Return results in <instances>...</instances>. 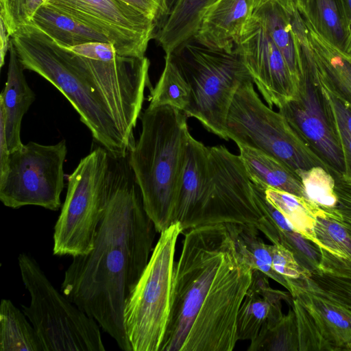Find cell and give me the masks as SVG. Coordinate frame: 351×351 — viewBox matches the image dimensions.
Instances as JSON below:
<instances>
[{
    "label": "cell",
    "mask_w": 351,
    "mask_h": 351,
    "mask_svg": "<svg viewBox=\"0 0 351 351\" xmlns=\"http://www.w3.org/2000/svg\"><path fill=\"white\" fill-rule=\"evenodd\" d=\"M156 232L128 156L112 157L109 198L93 247L73 257L61 291L124 351H132L125 304L149 262Z\"/></svg>",
    "instance_id": "1"
},
{
    "label": "cell",
    "mask_w": 351,
    "mask_h": 351,
    "mask_svg": "<svg viewBox=\"0 0 351 351\" xmlns=\"http://www.w3.org/2000/svg\"><path fill=\"white\" fill-rule=\"evenodd\" d=\"M174 265L170 319L160 351H232L253 269L226 223L184 233Z\"/></svg>",
    "instance_id": "2"
},
{
    "label": "cell",
    "mask_w": 351,
    "mask_h": 351,
    "mask_svg": "<svg viewBox=\"0 0 351 351\" xmlns=\"http://www.w3.org/2000/svg\"><path fill=\"white\" fill-rule=\"evenodd\" d=\"M187 118L169 106H148L141 118L139 138L128 156L144 209L159 233L173 223L185 148L191 135Z\"/></svg>",
    "instance_id": "3"
},
{
    "label": "cell",
    "mask_w": 351,
    "mask_h": 351,
    "mask_svg": "<svg viewBox=\"0 0 351 351\" xmlns=\"http://www.w3.org/2000/svg\"><path fill=\"white\" fill-rule=\"evenodd\" d=\"M12 43L24 69L32 71L57 88L69 100L94 140L114 158L128 155L125 140L99 93L58 45L32 22L12 36Z\"/></svg>",
    "instance_id": "4"
},
{
    "label": "cell",
    "mask_w": 351,
    "mask_h": 351,
    "mask_svg": "<svg viewBox=\"0 0 351 351\" xmlns=\"http://www.w3.org/2000/svg\"><path fill=\"white\" fill-rule=\"evenodd\" d=\"M167 54L190 87V103L184 113L198 120L208 132L229 141L226 124L231 104L239 87L252 80L241 56L234 49H211L193 38Z\"/></svg>",
    "instance_id": "5"
},
{
    "label": "cell",
    "mask_w": 351,
    "mask_h": 351,
    "mask_svg": "<svg viewBox=\"0 0 351 351\" xmlns=\"http://www.w3.org/2000/svg\"><path fill=\"white\" fill-rule=\"evenodd\" d=\"M21 276L30 295L21 305L33 325L44 351H104L100 326L52 285L36 260L21 253Z\"/></svg>",
    "instance_id": "6"
},
{
    "label": "cell",
    "mask_w": 351,
    "mask_h": 351,
    "mask_svg": "<svg viewBox=\"0 0 351 351\" xmlns=\"http://www.w3.org/2000/svg\"><path fill=\"white\" fill-rule=\"evenodd\" d=\"M178 222L161 232L149 262L125 304L123 322L132 351H160L169 325Z\"/></svg>",
    "instance_id": "7"
},
{
    "label": "cell",
    "mask_w": 351,
    "mask_h": 351,
    "mask_svg": "<svg viewBox=\"0 0 351 351\" xmlns=\"http://www.w3.org/2000/svg\"><path fill=\"white\" fill-rule=\"evenodd\" d=\"M66 49L95 86L125 140L133 147L145 90L151 88L149 59L120 55L110 43L93 42Z\"/></svg>",
    "instance_id": "8"
},
{
    "label": "cell",
    "mask_w": 351,
    "mask_h": 351,
    "mask_svg": "<svg viewBox=\"0 0 351 351\" xmlns=\"http://www.w3.org/2000/svg\"><path fill=\"white\" fill-rule=\"evenodd\" d=\"M112 156L99 147L83 158L68 178L67 192L54 226L53 254L88 253L106 210L110 190Z\"/></svg>",
    "instance_id": "9"
},
{
    "label": "cell",
    "mask_w": 351,
    "mask_h": 351,
    "mask_svg": "<svg viewBox=\"0 0 351 351\" xmlns=\"http://www.w3.org/2000/svg\"><path fill=\"white\" fill-rule=\"evenodd\" d=\"M226 132L228 138L237 145L259 149L295 172L317 166L330 171L285 117L262 101L252 80L244 82L236 93L228 112Z\"/></svg>",
    "instance_id": "10"
},
{
    "label": "cell",
    "mask_w": 351,
    "mask_h": 351,
    "mask_svg": "<svg viewBox=\"0 0 351 351\" xmlns=\"http://www.w3.org/2000/svg\"><path fill=\"white\" fill-rule=\"evenodd\" d=\"M208 149L206 174L182 234L207 225H256L263 215L241 157L223 145Z\"/></svg>",
    "instance_id": "11"
},
{
    "label": "cell",
    "mask_w": 351,
    "mask_h": 351,
    "mask_svg": "<svg viewBox=\"0 0 351 351\" xmlns=\"http://www.w3.org/2000/svg\"><path fill=\"white\" fill-rule=\"evenodd\" d=\"M66 141L53 145L29 142L10 152L5 170L0 173V200L19 208L38 206L58 210L62 205Z\"/></svg>",
    "instance_id": "12"
},
{
    "label": "cell",
    "mask_w": 351,
    "mask_h": 351,
    "mask_svg": "<svg viewBox=\"0 0 351 351\" xmlns=\"http://www.w3.org/2000/svg\"><path fill=\"white\" fill-rule=\"evenodd\" d=\"M47 3L95 29L122 56L145 57L156 24L121 0H48Z\"/></svg>",
    "instance_id": "13"
},
{
    "label": "cell",
    "mask_w": 351,
    "mask_h": 351,
    "mask_svg": "<svg viewBox=\"0 0 351 351\" xmlns=\"http://www.w3.org/2000/svg\"><path fill=\"white\" fill-rule=\"evenodd\" d=\"M234 49L269 107L279 108L295 97L298 85L283 56L253 15L236 40Z\"/></svg>",
    "instance_id": "14"
},
{
    "label": "cell",
    "mask_w": 351,
    "mask_h": 351,
    "mask_svg": "<svg viewBox=\"0 0 351 351\" xmlns=\"http://www.w3.org/2000/svg\"><path fill=\"white\" fill-rule=\"evenodd\" d=\"M278 109L334 177L341 176L344 163L341 147L325 113L319 88L306 64L295 97Z\"/></svg>",
    "instance_id": "15"
},
{
    "label": "cell",
    "mask_w": 351,
    "mask_h": 351,
    "mask_svg": "<svg viewBox=\"0 0 351 351\" xmlns=\"http://www.w3.org/2000/svg\"><path fill=\"white\" fill-rule=\"evenodd\" d=\"M290 293L313 322L324 350H351V311L315 290L304 278L287 280Z\"/></svg>",
    "instance_id": "16"
},
{
    "label": "cell",
    "mask_w": 351,
    "mask_h": 351,
    "mask_svg": "<svg viewBox=\"0 0 351 351\" xmlns=\"http://www.w3.org/2000/svg\"><path fill=\"white\" fill-rule=\"evenodd\" d=\"M302 39L306 65L313 77L351 105V52L335 47L305 23Z\"/></svg>",
    "instance_id": "17"
},
{
    "label": "cell",
    "mask_w": 351,
    "mask_h": 351,
    "mask_svg": "<svg viewBox=\"0 0 351 351\" xmlns=\"http://www.w3.org/2000/svg\"><path fill=\"white\" fill-rule=\"evenodd\" d=\"M269 278L261 271L253 269L251 284L238 313L239 340L251 341L275 325L284 315L282 301L293 304L291 294L272 288Z\"/></svg>",
    "instance_id": "18"
},
{
    "label": "cell",
    "mask_w": 351,
    "mask_h": 351,
    "mask_svg": "<svg viewBox=\"0 0 351 351\" xmlns=\"http://www.w3.org/2000/svg\"><path fill=\"white\" fill-rule=\"evenodd\" d=\"M267 31L283 56L297 83L303 77L305 60L301 35L306 26L298 11H289L274 1H267L252 14Z\"/></svg>",
    "instance_id": "19"
},
{
    "label": "cell",
    "mask_w": 351,
    "mask_h": 351,
    "mask_svg": "<svg viewBox=\"0 0 351 351\" xmlns=\"http://www.w3.org/2000/svg\"><path fill=\"white\" fill-rule=\"evenodd\" d=\"M256 0H215L206 10L193 38L214 49L232 51Z\"/></svg>",
    "instance_id": "20"
},
{
    "label": "cell",
    "mask_w": 351,
    "mask_h": 351,
    "mask_svg": "<svg viewBox=\"0 0 351 351\" xmlns=\"http://www.w3.org/2000/svg\"><path fill=\"white\" fill-rule=\"evenodd\" d=\"M7 80L0 95V117L4 122L10 152L20 149L21 122L35 100V94L28 85L16 49L12 43L9 49Z\"/></svg>",
    "instance_id": "21"
},
{
    "label": "cell",
    "mask_w": 351,
    "mask_h": 351,
    "mask_svg": "<svg viewBox=\"0 0 351 351\" xmlns=\"http://www.w3.org/2000/svg\"><path fill=\"white\" fill-rule=\"evenodd\" d=\"M314 230L313 243L320 253V274L351 278V235L346 227L322 209Z\"/></svg>",
    "instance_id": "22"
},
{
    "label": "cell",
    "mask_w": 351,
    "mask_h": 351,
    "mask_svg": "<svg viewBox=\"0 0 351 351\" xmlns=\"http://www.w3.org/2000/svg\"><path fill=\"white\" fill-rule=\"evenodd\" d=\"M237 146L239 156L252 183L306 198L302 181L294 170L259 149L241 145Z\"/></svg>",
    "instance_id": "23"
},
{
    "label": "cell",
    "mask_w": 351,
    "mask_h": 351,
    "mask_svg": "<svg viewBox=\"0 0 351 351\" xmlns=\"http://www.w3.org/2000/svg\"><path fill=\"white\" fill-rule=\"evenodd\" d=\"M208 152L207 146L190 135L185 148L173 215V223L178 222L182 228L193 210L205 178Z\"/></svg>",
    "instance_id": "24"
},
{
    "label": "cell",
    "mask_w": 351,
    "mask_h": 351,
    "mask_svg": "<svg viewBox=\"0 0 351 351\" xmlns=\"http://www.w3.org/2000/svg\"><path fill=\"white\" fill-rule=\"evenodd\" d=\"M215 1L176 0L156 28L154 38L165 54L193 38L206 10Z\"/></svg>",
    "instance_id": "25"
},
{
    "label": "cell",
    "mask_w": 351,
    "mask_h": 351,
    "mask_svg": "<svg viewBox=\"0 0 351 351\" xmlns=\"http://www.w3.org/2000/svg\"><path fill=\"white\" fill-rule=\"evenodd\" d=\"M31 22L63 47L69 48L93 42L110 43L100 33L47 3L36 11Z\"/></svg>",
    "instance_id": "26"
},
{
    "label": "cell",
    "mask_w": 351,
    "mask_h": 351,
    "mask_svg": "<svg viewBox=\"0 0 351 351\" xmlns=\"http://www.w3.org/2000/svg\"><path fill=\"white\" fill-rule=\"evenodd\" d=\"M304 21L335 47L351 51V30L341 0H313Z\"/></svg>",
    "instance_id": "27"
},
{
    "label": "cell",
    "mask_w": 351,
    "mask_h": 351,
    "mask_svg": "<svg viewBox=\"0 0 351 351\" xmlns=\"http://www.w3.org/2000/svg\"><path fill=\"white\" fill-rule=\"evenodd\" d=\"M0 350L44 351L32 323L8 299L0 304Z\"/></svg>",
    "instance_id": "28"
},
{
    "label": "cell",
    "mask_w": 351,
    "mask_h": 351,
    "mask_svg": "<svg viewBox=\"0 0 351 351\" xmlns=\"http://www.w3.org/2000/svg\"><path fill=\"white\" fill-rule=\"evenodd\" d=\"M237 246L253 269H257L281 285L290 293L287 279L278 274L272 265L271 245L259 237L254 224L226 223Z\"/></svg>",
    "instance_id": "29"
},
{
    "label": "cell",
    "mask_w": 351,
    "mask_h": 351,
    "mask_svg": "<svg viewBox=\"0 0 351 351\" xmlns=\"http://www.w3.org/2000/svg\"><path fill=\"white\" fill-rule=\"evenodd\" d=\"M265 197L304 238L314 241L315 225L322 208L311 200L283 191L264 188Z\"/></svg>",
    "instance_id": "30"
},
{
    "label": "cell",
    "mask_w": 351,
    "mask_h": 351,
    "mask_svg": "<svg viewBox=\"0 0 351 351\" xmlns=\"http://www.w3.org/2000/svg\"><path fill=\"white\" fill-rule=\"evenodd\" d=\"M190 87L179 68L169 54L154 88L151 90L149 106H169L184 112L190 103Z\"/></svg>",
    "instance_id": "31"
},
{
    "label": "cell",
    "mask_w": 351,
    "mask_h": 351,
    "mask_svg": "<svg viewBox=\"0 0 351 351\" xmlns=\"http://www.w3.org/2000/svg\"><path fill=\"white\" fill-rule=\"evenodd\" d=\"M247 350H299L298 327L293 309L289 310L275 325L251 341Z\"/></svg>",
    "instance_id": "32"
},
{
    "label": "cell",
    "mask_w": 351,
    "mask_h": 351,
    "mask_svg": "<svg viewBox=\"0 0 351 351\" xmlns=\"http://www.w3.org/2000/svg\"><path fill=\"white\" fill-rule=\"evenodd\" d=\"M300 177L306 198L324 210H331L338 204L335 191V178L326 169L314 167L296 171Z\"/></svg>",
    "instance_id": "33"
},
{
    "label": "cell",
    "mask_w": 351,
    "mask_h": 351,
    "mask_svg": "<svg viewBox=\"0 0 351 351\" xmlns=\"http://www.w3.org/2000/svg\"><path fill=\"white\" fill-rule=\"evenodd\" d=\"M318 292L351 311V278L324 274L304 277Z\"/></svg>",
    "instance_id": "34"
},
{
    "label": "cell",
    "mask_w": 351,
    "mask_h": 351,
    "mask_svg": "<svg viewBox=\"0 0 351 351\" xmlns=\"http://www.w3.org/2000/svg\"><path fill=\"white\" fill-rule=\"evenodd\" d=\"M48 0H0V19L12 36L21 26L32 21L36 11Z\"/></svg>",
    "instance_id": "35"
},
{
    "label": "cell",
    "mask_w": 351,
    "mask_h": 351,
    "mask_svg": "<svg viewBox=\"0 0 351 351\" xmlns=\"http://www.w3.org/2000/svg\"><path fill=\"white\" fill-rule=\"evenodd\" d=\"M312 77L319 88L323 107L330 123L351 134V105L336 97L322 83Z\"/></svg>",
    "instance_id": "36"
},
{
    "label": "cell",
    "mask_w": 351,
    "mask_h": 351,
    "mask_svg": "<svg viewBox=\"0 0 351 351\" xmlns=\"http://www.w3.org/2000/svg\"><path fill=\"white\" fill-rule=\"evenodd\" d=\"M274 269L286 279L296 280L310 275L295 260L293 254L281 244H271Z\"/></svg>",
    "instance_id": "37"
},
{
    "label": "cell",
    "mask_w": 351,
    "mask_h": 351,
    "mask_svg": "<svg viewBox=\"0 0 351 351\" xmlns=\"http://www.w3.org/2000/svg\"><path fill=\"white\" fill-rule=\"evenodd\" d=\"M152 20L158 26L166 16L165 0H121ZM156 27V28H157Z\"/></svg>",
    "instance_id": "38"
},
{
    "label": "cell",
    "mask_w": 351,
    "mask_h": 351,
    "mask_svg": "<svg viewBox=\"0 0 351 351\" xmlns=\"http://www.w3.org/2000/svg\"><path fill=\"white\" fill-rule=\"evenodd\" d=\"M336 136L343 158L344 172L341 179L351 182V134L341 128L330 124Z\"/></svg>",
    "instance_id": "39"
},
{
    "label": "cell",
    "mask_w": 351,
    "mask_h": 351,
    "mask_svg": "<svg viewBox=\"0 0 351 351\" xmlns=\"http://www.w3.org/2000/svg\"><path fill=\"white\" fill-rule=\"evenodd\" d=\"M335 191L345 220L351 230V182L335 177Z\"/></svg>",
    "instance_id": "40"
},
{
    "label": "cell",
    "mask_w": 351,
    "mask_h": 351,
    "mask_svg": "<svg viewBox=\"0 0 351 351\" xmlns=\"http://www.w3.org/2000/svg\"><path fill=\"white\" fill-rule=\"evenodd\" d=\"M280 4L289 11H298L302 17L306 20L310 13L312 0H271Z\"/></svg>",
    "instance_id": "41"
},
{
    "label": "cell",
    "mask_w": 351,
    "mask_h": 351,
    "mask_svg": "<svg viewBox=\"0 0 351 351\" xmlns=\"http://www.w3.org/2000/svg\"><path fill=\"white\" fill-rule=\"evenodd\" d=\"M10 152L9 149L4 122L0 117V173H3L8 165Z\"/></svg>",
    "instance_id": "42"
},
{
    "label": "cell",
    "mask_w": 351,
    "mask_h": 351,
    "mask_svg": "<svg viewBox=\"0 0 351 351\" xmlns=\"http://www.w3.org/2000/svg\"><path fill=\"white\" fill-rule=\"evenodd\" d=\"M12 36L8 32L3 21L0 19V66L3 67L5 58L9 51Z\"/></svg>",
    "instance_id": "43"
},
{
    "label": "cell",
    "mask_w": 351,
    "mask_h": 351,
    "mask_svg": "<svg viewBox=\"0 0 351 351\" xmlns=\"http://www.w3.org/2000/svg\"><path fill=\"white\" fill-rule=\"evenodd\" d=\"M341 1L343 5V7H344V9H345V11L346 13V16H347V18L348 20V23H349V25L350 27V30H351V0H341Z\"/></svg>",
    "instance_id": "44"
},
{
    "label": "cell",
    "mask_w": 351,
    "mask_h": 351,
    "mask_svg": "<svg viewBox=\"0 0 351 351\" xmlns=\"http://www.w3.org/2000/svg\"><path fill=\"white\" fill-rule=\"evenodd\" d=\"M176 1V0H165L166 16L171 10Z\"/></svg>",
    "instance_id": "45"
}]
</instances>
